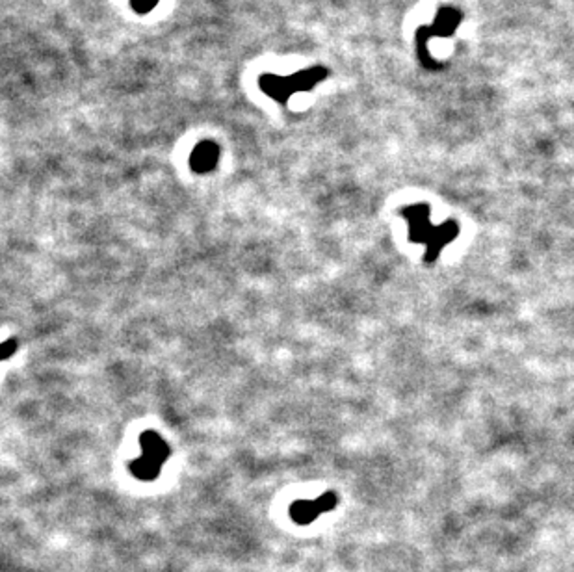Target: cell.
Segmentation results:
<instances>
[{"instance_id": "1", "label": "cell", "mask_w": 574, "mask_h": 572, "mask_svg": "<svg viewBox=\"0 0 574 572\" xmlns=\"http://www.w3.org/2000/svg\"><path fill=\"white\" fill-rule=\"evenodd\" d=\"M331 71L325 65H313V68L301 69L292 75H276V72H262L256 84L259 90L266 97H270L271 101L277 104L286 106L292 95L296 93H309L314 87L320 86L325 78H329Z\"/></svg>"}, {"instance_id": "2", "label": "cell", "mask_w": 574, "mask_h": 572, "mask_svg": "<svg viewBox=\"0 0 574 572\" xmlns=\"http://www.w3.org/2000/svg\"><path fill=\"white\" fill-rule=\"evenodd\" d=\"M141 453L140 459L132 463V472L140 480H155L158 476L162 463L169 457V448L156 433H144L141 435Z\"/></svg>"}, {"instance_id": "3", "label": "cell", "mask_w": 574, "mask_h": 572, "mask_svg": "<svg viewBox=\"0 0 574 572\" xmlns=\"http://www.w3.org/2000/svg\"><path fill=\"white\" fill-rule=\"evenodd\" d=\"M409 220V238L416 244H426L431 240L437 227L430 222V207L428 205H413L401 210Z\"/></svg>"}, {"instance_id": "4", "label": "cell", "mask_w": 574, "mask_h": 572, "mask_svg": "<svg viewBox=\"0 0 574 572\" xmlns=\"http://www.w3.org/2000/svg\"><path fill=\"white\" fill-rule=\"evenodd\" d=\"M335 504H337V496L333 492H325L318 500H298L290 507V517L298 524H309L318 519V514L333 509Z\"/></svg>"}, {"instance_id": "5", "label": "cell", "mask_w": 574, "mask_h": 572, "mask_svg": "<svg viewBox=\"0 0 574 572\" xmlns=\"http://www.w3.org/2000/svg\"><path fill=\"white\" fill-rule=\"evenodd\" d=\"M220 156H222V149L220 145L212 140H203L199 141L195 147H193L192 154H190V168H192L193 173L197 175H207L210 171H214L220 162Z\"/></svg>"}, {"instance_id": "6", "label": "cell", "mask_w": 574, "mask_h": 572, "mask_svg": "<svg viewBox=\"0 0 574 572\" xmlns=\"http://www.w3.org/2000/svg\"><path fill=\"white\" fill-rule=\"evenodd\" d=\"M459 234V227L455 222H446L443 223V225L437 227V231H435V234L431 236V240L428 242V251H426V262L428 264H431V262H435L437 260V257H439L440 251L446 247V245L450 244V242L454 240L455 236Z\"/></svg>"}, {"instance_id": "7", "label": "cell", "mask_w": 574, "mask_h": 572, "mask_svg": "<svg viewBox=\"0 0 574 572\" xmlns=\"http://www.w3.org/2000/svg\"><path fill=\"white\" fill-rule=\"evenodd\" d=\"M160 0H129L131 10L138 15H149L158 6Z\"/></svg>"}, {"instance_id": "8", "label": "cell", "mask_w": 574, "mask_h": 572, "mask_svg": "<svg viewBox=\"0 0 574 572\" xmlns=\"http://www.w3.org/2000/svg\"><path fill=\"white\" fill-rule=\"evenodd\" d=\"M4 347H6V350H4V359H8V357H10L11 353H13V351H17V344H15L13 340L6 342Z\"/></svg>"}]
</instances>
